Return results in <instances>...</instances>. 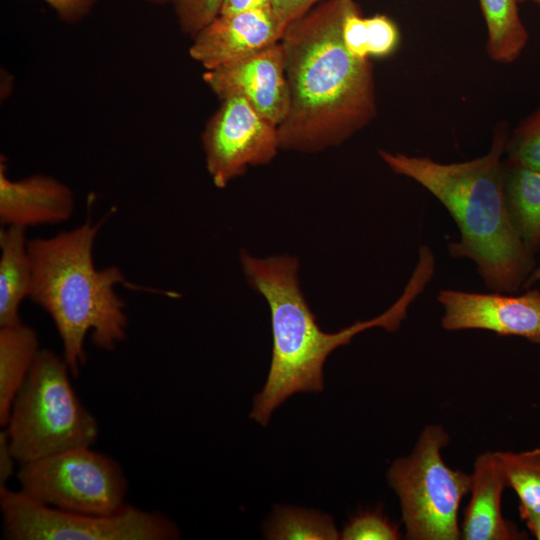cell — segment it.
Segmentation results:
<instances>
[{"instance_id": "8fae6325", "label": "cell", "mask_w": 540, "mask_h": 540, "mask_svg": "<svg viewBox=\"0 0 540 540\" xmlns=\"http://www.w3.org/2000/svg\"><path fill=\"white\" fill-rule=\"evenodd\" d=\"M202 78L219 100L243 97L277 127L287 114L289 93L280 41L238 62L205 70Z\"/></svg>"}, {"instance_id": "83f0119b", "label": "cell", "mask_w": 540, "mask_h": 540, "mask_svg": "<svg viewBox=\"0 0 540 540\" xmlns=\"http://www.w3.org/2000/svg\"><path fill=\"white\" fill-rule=\"evenodd\" d=\"M272 0H223L219 15H230L242 11L271 8Z\"/></svg>"}, {"instance_id": "4dcf8cb0", "label": "cell", "mask_w": 540, "mask_h": 540, "mask_svg": "<svg viewBox=\"0 0 540 540\" xmlns=\"http://www.w3.org/2000/svg\"><path fill=\"white\" fill-rule=\"evenodd\" d=\"M530 1H532V2L534 3V4H536V5H539V6H540V0H530Z\"/></svg>"}, {"instance_id": "ac0fdd59", "label": "cell", "mask_w": 540, "mask_h": 540, "mask_svg": "<svg viewBox=\"0 0 540 540\" xmlns=\"http://www.w3.org/2000/svg\"><path fill=\"white\" fill-rule=\"evenodd\" d=\"M487 29L486 52L500 64L516 61L528 44L529 33L518 0H479Z\"/></svg>"}, {"instance_id": "7a4b0ae2", "label": "cell", "mask_w": 540, "mask_h": 540, "mask_svg": "<svg viewBox=\"0 0 540 540\" xmlns=\"http://www.w3.org/2000/svg\"><path fill=\"white\" fill-rule=\"evenodd\" d=\"M240 262L248 284L262 295L271 314L272 360L267 381L255 396L250 417L266 426L272 412L296 393L320 392L323 366L338 347L359 333L382 327L393 332L407 316L409 306L425 290L435 272L433 257L421 254L397 301L381 315L335 333L320 329L301 291L299 263L289 255L257 258L242 250Z\"/></svg>"}, {"instance_id": "2e32d148", "label": "cell", "mask_w": 540, "mask_h": 540, "mask_svg": "<svg viewBox=\"0 0 540 540\" xmlns=\"http://www.w3.org/2000/svg\"><path fill=\"white\" fill-rule=\"evenodd\" d=\"M40 351L38 334L23 322L0 327V425L7 424L13 401Z\"/></svg>"}, {"instance_id": "44dd1931", "label": "cell", "mask_w": 540, "mask_h": 540, "mask_svg": "<svg viewBox=\"0 0 540 540\" xmlns=\"http://www.w3.org/2000/svg\"><path fill=\"white\" fill-rule=\"evenodd\" d=\"M267 538L277 540H336L340 538L331 517L295 507H279L268 524Z\"/></svg>"}, {"instance_id": "4316f807", "label": "cell", "mask_w": 540, "mask_h": 540, "mask_svg": "<svg viewBox=\"0 0 540 540\" xmlns=\"http://www.w3.org/2000/svg\"><path fill=\"white\" fill-rule=\"evenodd\" d=\"M15 462H18L11 450L6 430L0 432V488L7 486V482L15 472Z\"/></svg>"}, {"instance_id": "8992f818", "label": "cell", "mask_w": 540, "mask_h": 540, "mask_svg": "<svg viewBox=\"0 0 540 540\" xmlns=\"http://www.w3.org/2000/svg\"><path fill=\"white\" fill-rule=\"evenodd\" d=\"M449 435L428 425L413 452L393 462L388 482L400 500L406 536L413 540H457L458 512L470 492L471 475L450 468L442 459Z\"/></svg>"}, {"instance_id": "cb8c5ba5", "label": "cell", "mask_w": 540, "mask_h": 540, "mask_svg": "<svg viewBox=\"0 0 540 540\" xmlns=\"http://www.w3.org/2000/svg\"><path fill=\"white\" fill-rule=\"evenodd\" d=\"M340 536L344 540H396L400 533L381 512L365 511L351 518Z\"/></svg>"}, {"instance_id": "f546056e", "label": "cell", "mask_w": 540, "mask_h": 540, "mask_svg": "<svg viewBox=\"0 0 540 540\" xmlns=\"http://www.w3.org/2000/svg\"><path fill=\"white\" fill-rule=\"evenodd\" d=\"M540 282V264L537 265L525 281L523 288L528 289Z\"/></svg>"}, {"instance_id": "7c38bea8", "label": "cell", "mask_w": 540, "mask_h": 540, "mask_svg": "<svg viewBox=\"0 0 540 540\" xmlns=\"http://www.w3.org/2000/svg\"><path fill=\"white\" fill-rule=\"evenodd\" d=\"M281 37L271 8L218 15L192 38L189 55L212 70L252 56Z\"/></svg>"}, {"instance_id": "5b68a950", "label": "cell", "mask_w": 540, "mask_h": 540, "mask_svg": "<svg viewBox=\"0 0 540 540\" xmlns=\"http://www.w3.org/2000/svg\"><path fill=\"white\" fill-rule=\"evenodd\" d=\"M70 376L63 356L40 349L4 427L18 463L95 444L99 423L79 399Z\"/></svg>"}, {"instance_id": "9c48e42d", "label": "cell", "mask_w": 540, "mask_h": 540, "mask_svg": "<svg viewBox=\"0 0 540 540\" xmlns=\"http://www.w3.org/2000/svg\"><path fill=\"white\" fill-rule=\"evenodd\" d=\"M201 140L206 169L220 189L249 166L270 163L280 149L277 126L240 96L220 100Z\"/></svg>"}, {"instance_id": "30bf717a", "label": "cell", "mask_w": 540, "mask_h": 540, "mask_svg": "<svg viewBox=\"0 0 540 540\" xmlns=\"http://www.w3.org/2000/svg\"><path fill=\"white\" fill-rule=\"evenodd\" d=\"M437 300L444 311L441 325L447 331L487 330L540 344L539 289L528 288L518 295L443 289Z\"/></svg>"}, {"instance_id": "4fadbf2b", "label": "cell", "mask_w": 540, "mask_h": 540, "mask_svg": "<svg viewBox=\"0 0 540 540\" xmlns=\"http://www.w3.org/2000/svg\"><path fill=\"white\" fill-rule=\"evenodd\" d=\"M72 190L56 178L34 174L10 179L5 160L0 163V221L4 226L57 224L72 216Z\"/></svg>"}, {"instance_id": "52a82bcc", "label": "cell", "mask_w": 540, "mask_h": 540, "mask_svg": "<svg viewBox=\"0 0 540 540\" xmlns=\"http://www.w3.org/2000/svg\"><path fill=\"white\" fill-rule=\"evenodd\" d=\"M4 538L9 540H172L177 526L159 511L126 504L109 515L40 503L22 491L0 488Z\"/></svg>"}, {"instance_id": "3957f363", "label": "cell", "mask_w": 540, "mask_h": 540, "mask_svg": "<svg viewBox=\"0 0 540 540\" xmlns=\"http://www.w3.org/2000/svg\"><path fill=\"white\" fill-rule=\"evenodd\" d=\"M507 138V125L500 124L486 154L455 163L383 149L378 153L395 174L420 184L449 212L460 234L458 241L449 243V254L474 262L488 289L515 293L536 262L506 208L503 155Z\"/></svg>"}, {"instance_id": "d6986e66", "label": "cell", "mask_w": 540, "mask_h": 540, "mask_svg": "<svg viewBox=\"0 0 540 540\" xmlns=\"http://www.w3.org/2000/svg\"><path fill=\"white\" fill-rule=\"evenodd\" d=\"M346 49L354 57H386L398 47L400 33L392 19L385 15L364 18L359 6L353 1L348 8L342 26Z\"/></svg>"}, {"instance_id": "1f68e13d", "label": "cell", "mask_w": 540, "mask_h": 540, "mask_svg": "<svg viewBox=\"0 0 540 540\" xmlns=\"http://www.w3.org/2000/svg\"><path fill=\"white\" fill-rule=\"evenodd\" d=\"M518 1H519V2H523V1H525V0H518Z\"/></svg>"}, {"instance_id": "ba28073f", "label": "cell", "mask_w": 540, "mask_h": 540, "mask_svg": "<svg viewBox=\"0 0 540 540\" xmlns=\"http://www.w3.org/2000/svg\"><path fill=\"white\" fill-rule=\"evenodd\" d=\"M20 491L51 507L109 515L126 503L128 481L114 458L92 447L69 449L20 464Z\"/></svg>"}, {"instance_id": "484cf974", "label": "cell", "mask_w": 540, "mask_h": 540, "mask_svg": "<svg viewBox=\"0 0 540 540\" xmlns=\"http://www.w3.org/2000/svg\"><path fill=\"white\" fill-rule=\"evenodd\" d=\"M66 24H76L86 18L99 0H42Z\"/></svg>"}, {"instance_id": "603a6c76", "label": "cell", "mask_w": 540, "mask_h": 540, "mask_svg": "<svg viewBox=\"0 0 540 540\" xmlns=\"http://www.w3.org/2000/svg\"><path fill=\"white\" fill-rule=\"evenodd\" d=\"M155 6L172 8L180 30L191 39L220 12L223 0H145Z\"/></svg>"}, {"instance_id": "5bb4252c", "label": "cell", "mask_w": 540, "mask_h": 540, "mask_svg": "<svg viewBox=\"0 0 540 540\" xmlns=\"http://www.w3.org/2000/svg\"><path fill=\"white\" fill-rule=\"evenodd\" d=\"M507 487L496 452L477 456L471 474V498L464 511L461 538L465 540H518L525 533L505 519L501 497Z\"/></svg>"}, {"instance_id": "d4e9b609", "label": "cell", "mask_w": 540, "mask_h": 540, "mask_svg": "<svg viewBox=\"0 0 540 540\" xmlns=\"http://www.w3.org/2000/svg\"><path fill=\"white\" fill-rule=\"evenodd\" d=\"M322 1L325 0H272V14L282 35L289 24Z\"/></svg>"}, {"instance_id": "7402d4cb", "label": "cell", "mask_w": 540, "mask_h": 540, "mask_svg": "<svg viewBox=\"0 0 540 540\" xmlns=\"http://www.w3.org/2000/svg\"><path fill=\"white\" fill-rule=\"evenodd\" d=\"M506 163L540 172V105L507 138Z\"/></svg>"}, {"instance_id": "e0dca14e", "label": "cell", "mask_w": 540, "mask_h": 540, "mask_svg": "<svg viewBox=\"0 0 540 540\" xmlns=\"http://www.w3.org/2000/svg\"><path fill=\"white\" fill-rule=\"evenodd\" d=\"M504 197L515 231L535 255L540 251V172L504 161Z\"/></svg>"}, {"instance_id": "9a60e30c", "label": "cell", "mask_w": 540, "mask_h": 540, "mask_svg": "<svg viewBox=\"0 0 540 540\" xmlns=\"http://www.w3.org/2000/svg\"><path fill=\"white\" fill-rule=\"evenodd\" d=\"M25 228L0 230V327L21 323L19 307L29 297L32 267Z\"/></svg>"}, {"instance_id": "6da1fadb", "label": "cell", "mask_w": 540, "mask_h": 540, "mask_svg": "<svg viewBox=\"0 0 540 540\" xmlns=\"http://www.w3.org/2000/svg\"><path fill=\"white\" fill-rule=\"evenodd\" d=\"M353 0H325L287 26L280 39L289 93L278 125L280 149L337 146L377 114L373 66L346 49L342 26Z\"/></svg>"}, {"instance_id": "f1b7e54d", "label": "cell", "mask_w": 540, "mask_h": 540, "mask_svg": "<svg viewBox=\"0 0 540 540\" xmlns=\"http://www.w3.org/2000/svg\"><path fill=\"white\" fill-rule=\"evenodd\" d=\"M532 535L540 540V514L532 520L525 523Z\"/></svg>"}, {"instance_id": "277c9868", "label": "cell", "mask_w": 540, "mask_h": 540, "mask_svg": "<svg viewBox=\"0 0 540 540\" xmlns=\"http://www.w3.org/2000/svg\"><path fill=\"white\" fill-rule=\"evenodd\" d=\"M101 223L81 225L48 238L28 240L32 267L29 298L51 317L72 376L86 365L85 339L113 351L126 339L128 316L115 291L128 284L117 266L97 269L93 247Z\"/></svg>"}, {"instance_id": "ffe728a7", "label": "cell", "mask_w": 540, "mask_h": 540, "mask_svg": "<svg viewBox=\"0 0 540 540\" xmlns=\"http://www.w3.org/2000/svg\"><path fill=\"white\" fill-rule=\"evenodd\" d=\"M507 487L516 493L526 523L540 514V448L496 452Z\"/></svg>"}]
</instances>
